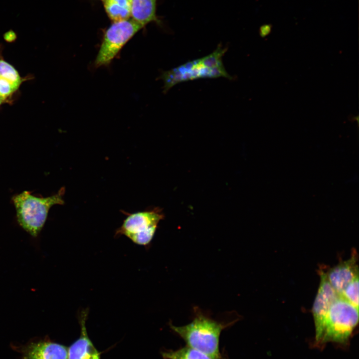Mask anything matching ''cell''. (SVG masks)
<instances>
[{"mask_svg": "<svg viewBox=\"0 0 359 359\" xmlns=\"http://www.w3.org/2000/svg\"><path fill=\"white\" fill-rule=\"evenodd\" d=\"M22 359H68V349L48 340L31 342L22 350Z\"/></svg>", "mask_w": 359, "mask_h": 359, "instance_id": "obj_10", "label": "cell"}, {"mask_svg": "<svg viewBox=\"0 0 359 359\" xmlns=\"http://www.w3.org/2000/svg\"><path fill=\"white\" fill-rule=\"evenodd\" d=\"M0 46V106L8 103L24 79L17 70L2 58Z\"/></svg>", "mask_w": 359, "mask_h": 359, "instance_id": "obj_11", "label": "cell"}, {"mask_svg": "<svg viewBox=\"0 0 359 359\" xmlns=\"http://www.w3.org/2000/svg\"><path fill=\"white\" fill-rule=\"evenodd\" d=\"M65 188L50 196L42 197L32 195L28 191L12 197L17 221L20 226L31 236L36 237L42 229L50 208L56 204H63Z\"/></svg>", "mask_w": 359, "mask_h": 359, "instance_id": "obj_3", "label": "cell"}, {"mask_svg": "<svg viewBox=\"0 0 359 359\" xmlns=\"http://www.w3.org/2000/svg\"><path fill=\"white\" fill-rule=\"evenodd\" d=\"M108 17L113 22L129 19L131 0H102Z\"/></svg>", "mask_w": 359, "mask_h": 359, "instance_id": "obj_13", "label": "cell"}, {"mask_svg": "<svg viewBox=\"0 0 359 359\" xmlns=\"http://www.w3.org/2000/svg\"><path fill=\"white\" fill-rule=\"evenodd\" d=\"M341 296L359 308V277L355 279L346 287Z\"/></svg>", "mask_w": 359, "mask_h": 359, "instance_id": "obj_15", "label": "cell"}, {"mask_svg": "<svg viewBox=\"0 0 359 359\" xmlns=\"http://www.w3.org/2000/svg\"><path fill=\"white\" fill-rule=\"evenodd\" d=\"M194 318L189 324L178 327L170 323L171 329L185 342L187 346L213 359H221L219 348L221 333L235 321L227 324L217 322L197 307L194 308Z\"/></svg>", "mask_w": 359, "mask_h": 359, "instance_id": "obj_1", "label": "cell"}, {"mask_svg": "<svg viewBox=\"0 0 359 359\" xmlns=\"http://www.w3.org/2000/svg\"><path fill=\"white\" fill-rule=\"evenodd\" d=\"M16 37L17 35L16 33L12 30L7 31L3 35L4 40L8 42H11L15 41Z\"/></svg>", "mask_w": 359, "mask_h": 359, "instance_id": "obj_16", "label": "cell"}, {"mask_svg": "<svg viewBox=\"0 0 359 359\" xmlns=\"http://www.w3.org/2000/svg\"><path fill=\"white\" fill-rule=\"evenodd\" d=\"M163 218V215L156 210L129 214L115 235H125L136 244L147 246L152 240L158 223Z\"/></svg>", "mask_w": 359, "mask_h": 359, "instance_id": "obj_6", "label": "cell"}, {"mask_svg": "<svg viewBox=\"0 0 359 359\" xmlns=\"http://www.w3.org/2000/svg\"><path fill=\"white\" fill-rule=\"evenodd\" d=\"M164 359H213L209 356L186 346L178 350L163 352Z\"/></svg>", "mask_w": 359, "mask_h": 359, "instance_id": "obj_14", "label": "cell"}, {"mask_svg": "<svg viewBox=\"0 0 359 359\" xmlns=\"http://www.w3.org/2000/svg\"><path fill=\"white\" fill-rule=\"evenodd\" d=\"M156 0H131L132 19L143 27L149 23L158 21Z\"/></svg>", "mask_w": 359, "mask_h": 359, "instance_id": "obj_12", "label": "cell"}, {"mask_svg": "<svg viewBox=\"0 0 359 359\" xmlns=\"http://www.w3.org/2000/svg\"><path fill=\"white\" fill-rule=\"evenodd\" d=\"M87 309L79 315L80 336L68 349V359H100V355L89 339L86 327Z\"/></svg>", "mask_w": 359, "mask_h": 359, "instance_id": "obj_9", "label": "cell"}, {"mask_svg": "<svg viewBox=\"0 0 359 359\" xmlns=\"http://www.w3.org/2000/svg\"><path fill=\"white\" fill-rule=\"evenodd\" d=\"M225 51L226 49L219 46L205 57L187 62L164 72L161 79L164 82L165 91L179 83L198 78L220 77L230 78L222 60Z\"/></svg>", "mask_w": 359, "mask_h": 359, "instance_id": "obj_4", "label": "cell"}, {"mask_svg": "<svg viewBox=\"0 0 359 359\" xmlns=\"http://www.w3.org/2000/svg\"><path fill=\"white\" fill-rule=\"evenodd\" d=\"M142 28L132 19L113 22L105 31L95 61V66L109 65L126 43Z\"/></svg>", "mask_w": 359, "mask_h": 359, "instance_id": "obj_5", "label": "cell"}, {"mask_svg": "<svg viewBox=\"0 0 359 359\" xmlns=\"http://www.w3.org/2000/svg\"><path fill=\"white\" fill-rule=\"evenodd\" d=\"M319 272L320 284L312 308L315 330L321 325L332 304L341 296L330 284L324 269Z\"/></svg>", "mask_w": 359, "mask_h": 359, "instance_id": "obj_8", "label": "cell"}, {"mask_svg": "<svg viewBox=\"0 0 359 359\" xmlns=\"http://www.w3.org/2000/svg\"><path fill=\"white\" fill-rule=\"evenodd\" d=\"M358 322L359 308L340 296L315 330V344L319 347L329 342L347 344Z\"/></svg>", "mask_w": 359, "mask_h": 359, "instance_id": "obj_2", "label": "cell"}, {"mask_svg": "<svg viewBox=\"0 0 359 359\" xmlns=\"http://www.w3.org/2000/svg\"><path fill=\"white\" fill-rule=\"evenodd\" d=\"M358 254L354 251L351 257L335 266L325 270L330 284L341 296L346 287L359 277Z\"/></svg>", "mask_w": 359, "mask_h": 359, "instance_id": "obj_7", "label": "cell"}]
</instances>
